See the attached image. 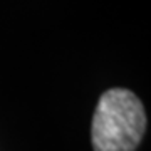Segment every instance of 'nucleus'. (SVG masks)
Returning <instances> with one entry per match:
<instances>
[{"label": "nucleus", "mask_w": 151, "mask_h": 151, "mask_svg": "<svg viewBox=\"0 0 151 151\" xmlns=\"http://www.w3.org/2000/svg\"><path fill=\"white\" fill-rule=\"evenodd\" d=\"M146 129L141 101L128 89H109L94 111L91 139L94 151H136Z\"/></svg>", "instance_id": "f257e3e1"}]
</instances>
